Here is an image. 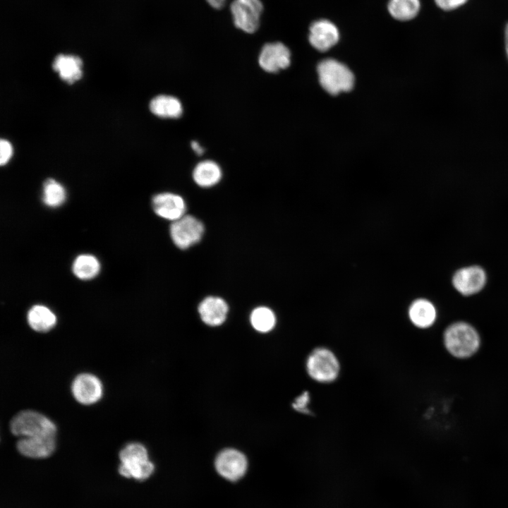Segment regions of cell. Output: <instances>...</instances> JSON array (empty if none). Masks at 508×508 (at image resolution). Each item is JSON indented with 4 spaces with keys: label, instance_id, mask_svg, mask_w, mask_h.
I'll list each match as a JSON object with an SVG mask.
<instances>
[{
    "label": "cell",
    "instance_id": "1",
    "mask_svg": "<svg viewBox=\"0 0 508 508\" xmlns=\"http://www.w3.org/2000/svg\"><path fill=\"white\" fill-rule=\"evenodd\" d=\"M443 344L452 356L465 359L473 356L480 346V337L476 328L459 321L449 325L443 333Z\"/></svg>",
    "mask_w": 508,
    "mask_h": 508
},
{
    "label": "cell",
    "instance_id": "2",
    "mask_svg": "<svg viewBox=\"0 0 508 508\" xmlns=\"http://www.w3.org/2000/svg\"><path fill=\"white\" fill-rule=\"evenodd\" d=\"M306 370L309 377L320 384L336 381L341 372L340 361L333 351L326 346L312 349L306 360Z\"/></svg>",
    "mask_w": 508,
    "mask_h": 508
},
{
    "label": "cell",
    "instance_id": "3",
    "mask_svg": "<svg viewBox=\"0 0 508 508\" xmlns=\"http://www.w3.org/2000/svg\"><path fill=\"white\" fill-rule=\"evenodd\" d=\"M318 73L321 86L331 95L349 91L353 85L352 72L334 59L322 61L318 66Z\"/></svg>",
    "mask_w": 508,
    "mask_h": 508
},
{
    "label": "cell",
    "instance_id": "4",
    "mask_svg": "<svg viewBox=\"0 0 508 508\" xmlns=\"http://www.w3.org/2000/svg\"><path fill=\"white\" fill-rule=\"evenodd\" d=\"M11 433L19 437L55 435L56 427L43 414L31 410L19 412L10 423Z\"/></svg>",
    "mask_w": 508,
    "mask_h": 508
},
{
    "label": "cell",
    "instance_id": "5",
    "mask_svg": "<svg viewBox=\"0 0 508 508\" xmlns=\"http://www.w3.org/2000/svg\"><path fill=\"white\" fill-rule=\"evenodd\" d=\"M262 10L260 0H234L231 4L235 26L248 33L258 30Z\"/></svg>",
    "mask_w": 508,
    "mask_h": 508
},
{
    "label": "cell",
    "instance_id": "6",
    "mask_svg": "<svg viewBox=\"0 0 508 508\" xmlns=\"http://www.w3.org/2000/svg\"><path fill=\"white\" fill-rule=\"evenodd\" d=\"M204 231L202 223L191 215H183L174 221L170 226V234L174 244L186 249L198 243Z\"/></svg>",
    "mask_w": 508,
    "mask_h": 508
},
{
    "label": "cell",
    "instance_id": "7",
    "mask_svg": "<svg viewBox=\"0 0 508 508\" xmlns=\"http://www.w3.org/2000/svg\"><path fill=\"white\" fill-rule=\"evenodd\" d=\"M247 468L246 457L236 449H225L221 452L215 459V468L217 473L230 481L241 479L246 473Z\"/></svg>",
    "mask_w": 508,
    "mask_h": 508
},
{
    "label": "cell",
    "instance_id": "8",
    "mask_svg": "<svg viewBox=\"0 0 508 508\" xmlns=\"http://www.w3.org/2000/svg\"><path fill=\"white\" fill-rule=\"evenodd\" d=\"M485 270L477 265L462 267L453 275L452 284L461 294L470 296L479 292L486 284Z\"/></svg>",
    "mask_w": 508,
    "mask_h": 508
},
{
    "label": "cell",
    "instance_id": "9",
    "mask_svg": "<svg viewBox=\"0 0 508 508\" xmlns=\"http://www.w3.org/2000/svg\"><path fill=\"white\" fill-rule=\"evenodd\" d=\"M258 63L264 71L275 73L289 66L291 54L289 49L281 42L267 43L261 49Z\"/></svg>",
    "mask_w": 508,
    "mask_h": 508
},
{
    "label": "cell",
    "instance_id": "10",
    "mask_svg": "<svg viewBox=\"0 0 508 508\" xmlns=\"http://www.w3.org/2000/svg\"><path fill=\"white\" fill-rule=\"evenodd\" d=\"M71 390L76 401L82 404L90 405L102 397V385L96 376L90 373H82L74 379Z\"/></svg>",
    "mask_w": 508,
    "mask_h": 508
},
{
    "label": "cell",
    "instance_id": "11",
    "mask_svg": "<svg viewBox=\"0 0 508 508\" xmlns=\"http://www.w3.org/2000/svg\"><path fill=\"white\" fill-rule=\"evenodd\" d=\"M152 208L158 216L176 221L184 215L186 205L180 195L171 193H162L153 197Z\"/></svg>",
    "mask_w": 508,
    "mask_h": 508
},
{
    "label": "cell",
    "instance_id": "12",
    "mask_svg": "<svg viewBox=\"0 0 508 508\" xmlns=\"http://www.w3.org/2000/svg\"><path fill=\"white\" fill-rule=\"evenodd\" d=\"M337 27L327 20H319L310 27L309 41L311 45L320 52L333 47L339 40Z\"/></svg>",
    "mask_w": 508,
    "mask_h": 508
},
{
    "label": "cell",
    "instance_id": "13",
    "mask_svg": "<svg viewBox=\"0 0 508 508\" xmlns=\"http://www.w3.org/2000/svg\"><path fill=\"white\" fill-rule=\"evenodd\" d=\"M55 435L24 437L17 442V449L23 455L31 458H45L55 449Z\"/></svg>",
    "mask_w": 508,
    "mask_h": 508
},
{
    "label": "cell",
    "instance_id": "14",
    "mask_svg": "<svg viewBox=\"0 0 508 508\" xmlns=\"http://www.w3.org/2000/svg\"><path fill=\"white\" fill-rule=\"evenodd\" d=\"M198 312L202 320L205 324L210 326H218L226 320L228 306L222 298L210 296L200 303Z\"/></svg>",
    "mask_w": 508,
    "mask_h": 508
},
{
    "label": "cell",
    "instance_id": "15",
    "mask_svg": "<svg viewBox=\"0 0 508 508\" xmlns=\"http://www.w3.org/2000/svg\"><path fill=\"white\" fill-rule=\"evenodd\" d=\"M409 318L416 327L425 329L431 327L435 322L437 310L430 301L419 298L414 301L409 308Z\"/></svg>",
    "mask_w": 508,
    "mask_h": 508
},
{
    "label": "cell",
    "instance_id": "16",
    "mask_svg": "<svg viewBox=\"0 0 508 508\" xmlns=\"http://www.w3.org/2000/svg\"><path fill=\"white\" fill-rule=\"evenodd\" d=\"M82 64L78 56L59 54L56 56L52 67L63 80L72 84L81 78Z\"/></svg>",
    "mask_w": 508,
    "mask_h": 508
},
{
    "label": "cell",
    "instance_id": "17",
    "mask_svg": "<svg viewBox=\"0 0 508 508\" xmlns=\"http://www.w3.org/2000/svg\"><path fill=\"white\" fill-rule=\"evenodd\" d=\"M149 108L155 116L161 118L177 119L183 114L181 101L176 97L159 95L150 102Z\"/></svg>",
    "mask_w": 508,
    "mask_h": 508
},
{
    "label": "cell",
    "instance_id": "18",
    "mask_svg": "<svg viewBox=\"0 0 508 508\" xmlns=\"http://www.w3.org/2000/svg\"><path fill=\"white\" fill-rule=\"evenodd\" d=\"M27 319L30 327L39 332L49 331L56 323L55 314L42 305L33 306L28 312Z\"/></svg>",
    "mask_w": 508,
    "mask_h": 508
},
{
    "label": "cell",
    "instance_id": "19",
    "mask_svg": "<svg viewBox=\"0 0 508 508\" xmlns=\"http://www.w3.org/2000/svg\"><path fill=\"white\" fill-rule=\"evenodd\" d=\"M222 169L214 161L205 160L197 164L193 171L195 182L201 187H211L222 178Z\"/></svg>",
    "mask_w": 508,
    "mask_h": 508
},
{
    "label": "cell",
    "instance_id": "20",
    "mask_svg": "<svg viewBox=\"0 0 508 508\" xmlns=\"http://www.w3.org/2000/svg\"><path fill=\"white\" fill-rule=\"evenodd\" d=\"M74 275L82 280H90L95 277L100 270V263L96 257L90 254L78 255L73 263Z\"/></svg>",
    "mask_w": 508,
    "mask_h": 508
},
{
    "label": "cell",
    "instance_id": "21",
    "mask_svg": "<svg viewBox=\"0 0 508 508\" xmlns=\"http://www.w3.org/2000/svg\"><path fill=\"white\" fill-rule=\"evenodd\" d=\"M420 6L419 0H389L388 10L395 19L409 20L416 16Z\"/></svg>",
    "mask_w": 508,
    "mask_h": 508
},
{
    "label": "cell",
    "instance_id": "22",
    "mask_svg": "<svg viewBox=\"0 0 508 508\" xmlns=\"http://www.w3.org/2000/svg\"><path fill=\"white\" fill-rule=\"evenodd\" d=\"M119 473L126 478H133L137 480H145L149 478L154 471L153 464L147 459L121 463Z\"/></svg>",
    "mask_w": 508,
    "mask_h": 508
},
{
    "label": "cell",
    "instance_id": "23",
    "mask_svg": "<svg viewBox=\"0 0 508 508\" xmlns=\"http://www.w3.org/2000/svg\"><path fill=\"white\" fill-rule=\"evenodd\" d=\"M66 198L64 186L53 179H47L43 184L42 200L50 207L61 205Z\"/></svg>",
    "mask_w": 508,
    "mask_h": 508
},
{
    "label": "cell",
    "instance_id": "24",
    "mask_svg": "<svg viewBox=\"0 0 508 508\" xmlns=\"http://www.w3.org/2000/svg\"><path fill=\"white\" fill-rule=\"evenodd\" d=\"M250 322L253 327L258 332H267L274 327L276 318L270 309L259 307L252 312Z\"/></svg>",
    "mask_w": 508,
    "mask_h": 508
},
{
    "label": "cell",
    "instance_id": "25",
    "mask_svg": "<svg viewBox=\"0 0 508 508\" xmlns=\"http://www.w3.org/2000/svg\"><path fill=\"white\" fill-rule=\"evenodd\" d=\"M121 463L136 461L149 459L146 448L141 444L133 442L127 445L119 453Z\"/></svg>",
    "mask_w": 508,
    "mask_h": 508
},
{
    "label": "cell",
    "instance_id": "26",
    "mask_svg": "<svg viewBox=\"0 0 508 508\" xmlns=\"http://www.w3.org/2000/svg\"><path fill=\"white\" fill-rule=\"evenodd\" d=\"M310 402V394L308 391H304L295 399L292 404V406L299 413L306 415H310L312 411L308 407Z\"/></svg>",
    "mask_w": 508,
    "mask_h": 508
},
{
    "label": "cell",
    "instance_id": "27",
    "mask_svg": "<svg viewBox=\"0 0 508 508\" xmlns=\"http://www.w3.org/2000/svg\"><path fill=\"white\" fill-rule=\"evenodd\" d=\"M0 164H6L12 155L13 150L11 143L6 140L1 139L0 141Z\"/></svg>",
    "mask_w": 508,
    "mask_h": 508
},
{
    "label": "cell",
    "instance_id": "28",
    "mask_svg": "<svg viewBox=\"0 0 508 508\" xmlns=\"http://www.w3.org/2000/svg\"><path fill=\"white\" fill-rule=\"evenodd\" d=\"M435 1L440 8L450 11L462 6L467 0H435Z\"/></svg>",
    "mask_w": 508,
    "mask_h": 508
},
{
    "label": "cell",
    "instance_id": "29",
    "mask_svg": "<svg viewBox=\"0 0 508 508\" xmlns=\"http://www.w3.org/2000/svg\"><path fill=\"white\" fill-rule=\"evenodd\" d=\"M207 3L213 8L219 9L222 8L226 0H206Z\"/></svg>",
    "mask_w": 508,
    "mask_h": 508
},
{
    "label": "cell",
    "instance_id": "30",
    "mask_svg": "<svg viewBox=\"0 0 508 508\" xmlns=\"http://www.w3.org/2000/svg\"><path fill=\"white\" fill-rule=\"evenodd\" d=\"M191 147L198 155H201L204 152V150L202 146L198 142L195 140L191 142Z\"/></svg>",
    "mask_w": 508,
    "mask_h": 508
},
{
    "label": "cell",
    "instance_id": "31",
    "mask_svg": "<svg viewBox=\"0 0 508 508\" xmlns=\"http://www.w3.org/2000/svg\"><path fill=\"white\" fill-rule=\"evenodd\" d=\"M504 36H505V49H506V53H507V56L508 58V23L507 24L506 28H505Z\"/></svg>",
    "mask_w": 508,
    "mask_h": 508
}]
</instances>
